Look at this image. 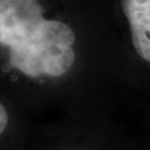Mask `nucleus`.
I'll return each instance as SVG.
<instances>
[{
	"instance_id": "nucleus-1",
	"label": "nucleus",
	"mask_w": 150,
	"mask_h": 150,
	"mask_svg": "<svg viewBox=\"0 0 150 150\" xmlns=\"http://www.w3.org/2000/svg\"><path fill=\"white\" fill-rule=\"evenodd\" d=\"M38 0H0V40L9 49L37 37L46 19Z\"/></svg>"
},
{
	"instance_id": "nucleus-2",
	"label": "nucleus",
	"mask_w": 150,
	"mask_h": 150,
	"mask_svg": "<svg viewBox=\"0 0 150 150\" xmlns=\"http://www.w3.org/2000/svg\"><path fill=\"white\" fill-rule=\"evenodd\" d=\"M10 64L30 77L61 76L72 67L75 54L71 46L41 44L9 49Z\"/></svg>"
},
{
	"instance_id": "nucleus-3",
	"label": "nucleus",
	"mask_w": 150,
	"mask_h": 150,
	"mask_svg": "<svg viewBox=\"0 0 150 150\" xmlns=\"http://www.w3.org/2000/svg\"><path fill=\"white\" fill-rule=\"evenodd\" d=\"M136 52L150 62V0H122Z\"/></svg>"
},
{
	"instance_id": "nucleus-4",
	"label": "nucleus",
	"mask_w": 150,
	"mask_h": 150,
	"mask_svg": "<svg viewBox=\"0 0 150 150\" xmlns=\"http://www.w3.org/2000/svg\"><path fill=\"white\" fill-rule=\"evenodd\" d=\"M8 124V113L3 104L0 105V133H3Z\"/></svg>"
},
{
	"instance_id": "nucleus-5",
	"label": "nucleus",
	"mask_w": 150,
	"mask_h": 150,
	"mask_svg": "<svg viewBox=\"0 0 150 150\" xmlns=\"http://www.w3.org/2000/svg\"><path fill=\"white\" fill-rule=\"evenodd\" d=\"M69 150H74V149H69Z\"/></svg>"
}]
</instances>
